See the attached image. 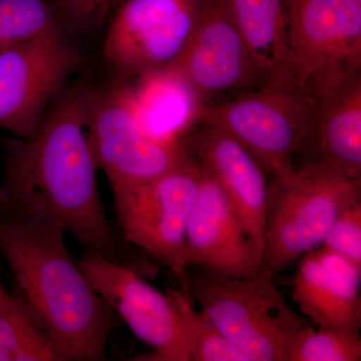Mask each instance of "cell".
Here are the masks:
<instances>
[{"label":"cell","instance_id":"cell-15","mask_svg":"<svg viewBox=\"0 0 361 361\" xmlns=\"http://www.w3.org/2000/svg\"><path fill=\"white\" fill-rule=\"evenodd\" d=\"M361 269L320 246L298 260L293 299L316 326L360 332Z\"/></svg>","mask_w":361,"mask_h":361},{"label":"cell","instance_id":"cell-9","mask_svg":"<svg viewBox=\"0 0 361 361\" xmlns=\"http://www.w3.org/2000/svg\"><path fill=\"white\" fill-rule=\"evenodd\" d=\"M87 132L111 191L149 182L191 158L180 142H157L144 134L130 110L125 78L94 87Z\"/></svg>","mask_w":361,"mask_h":361},{"label":"cell","instance_id":"cell-24","mask_svg":"<svg viewBox=\"0 0 361 361\" xmlns=\"http://www.w3.org/2000/svg\"><path fill=\"white\" fill-rule=\"evenodd\" d=\"M125 0H54L59 13L84 28L101 26Z\"/></svg>","mask_w":361,"mask_h":361},{"label":"cell","instance_id":"cell-26","mask_svg":"<svg viewBox=\"0 0 361 361\" xmlns=\"http://www.w3.org/2000/svg\"><path fill=\"white\" fill-rule=\"evenodd\" d=\"M357 1H360V2H361V0H357Z\"/></svg>","mask_w":361,"mask_h":361},{"label":"cell","instance_id":"cell-18","mask_svg":"<svg viewBox=\"0 0 361 361\" xmlns=\"http://www.w3.org/2000/svg\"><path fill=\"white\" fill-rule=\"evenodd\" d=\"M268 82H291L284 0H219Z\"/></svg>","mask_w":361,"mask_h":361},{"label":"cell","instance_id":"cell-25","mask_svg":"<svg viewBox=\"0 0 361 361\" xmlns=\"http://www.w3.org/2000/svg\"><path fill=\"white\" fill-rule=\"evenodd\" d=\"M6 288H4V284H2L1 280H0V297L4 295L6 293Z\"/></svg>","mask_w":361,"mask_h":361},{"label":"cell","instance_id":"cell-19","mask_svg":"<svg viewBox=\"0 0 361 361\" xmlns=\"http://www.w3.org/2000/svg\"><path fill=\"white\" fill-rule=\"evenodd\" d=\"M61 360L23 296L0 297V361Z\"/></svg>","mask_w":361,"mask_h":361},{"label":"cell","instance_id":"cell-5","mask_svg":"<svg viewBox=\"0 0 361 361\" xmlns=\"http://www.w3.org/2000/svg\"><path fill=\"white\" fill-rule=\"evenodd\" d=\"M284 1L291 84L322 103L361 77V2Z\"/></svg>","mask_w":361,"mask_h":361},{"label":"cell","instance_id":"cell-3","mask_svg":"<svg viewBox=\"0 0 361 361\" xmlns=\"http://www.w3.org/2000/svg\"><path fill=\"white\" fill-rule=\"evenodd\" d=\"M264 265L245 276L188 271L187 291L249 361H285L292 337L310 323L285 301Z\"/></svg>","mask_w":361,"mask_h":361},{"label":"cell","instance_id":"cell-6","mask_svg":"<svg viewBox=\"0 0 361 361\" xmlns=\"http://www.w3.org/2000/svg\"><path fill=\"white\" fill-rule=\"evenodd\" d=\"M237 99L207 104L201 123L234 137L270 179L291 174L319 103L291 82H268Z\"/></svg>","mask_w":361,"mask_h":361},{"label":"cell","instance_id":"cell-20","mask_svg":"<svg viewBox=\"0 0 361 361\" xmlns=\"http://www.w3.org/2000/svg\"><path fill=\"white\" fill-rule=\"evenodd\" d=\"M172 291L189 343L191 361H249L204 311L195 310L193 299L187 291Z\"/></svg>","mask_w":361,"mask_h":361},{"label":"cell","instance_id":"cell-8","mask_svg":"<svg viewBox=\"0 0 361 361\" xmlns=\"http://www.w3.org/2000/svg\"><path fill=\"white\" fill-rule=\"evenodd\" d=\"M205 0H125L114 14L104 56L118 78L174 66L200 23Z\"/></svg>","mask_w":361,"mask_h":361},{"label":"cell","instance_id":"cell-11","mask_svg":"<svg viewBox=\"0 0 361 361\" xmlns=\"http://www.w3.org/2000/svg\"><path fill=\"white\" fill-rule=\"evenodd\" d=\"M92 288L152 353L140 360L191 361L172 289L161 293L142 273L87 251L78 262Z\"/></svg>","mask_w":361,"mask_h":361},{"label":"cell","instance_id":"cell-4","mask_svg":"<svg viewBox=\"0 0 361 361\" xmlns=\"http://www.w3.org/2000/svg\"><path fill=\"white\" fill-rule=\"evenodd\" d=\"M360 198L361 180L316 164L270 180L263 265L277 274L322 246L342 209Z\"/></svg>","mask_w":361,"mask_h":361},{"label":"cell","instance_id":"cell-22","mask_svg":"<svg viewBox=\"0 0 361 361\" xmlns=\"http://www.w3.org/2000/svg\"><path fill=\"white\" fill-rule=\"evenodd\" d=\"M360 332L310 323L292 337L285 361H360Z\"/></svg>","mask_w":361,"mask_h":361},{"label":"cell","instance_id":"cell-7","mask_svg":"<svg viewBox=\"0 0 361 361\" xmlns=\"http://www.w3.org/2000/svg\"><path fill=\"white\" fill-rule=\"evenodd\" d=\"M193 157L156 179L113 191L123 239L137 246L179 280L186 281L188 222L200 186Z\"/></svg>","mask_w":361,"mask_h":361},{"label":"cell","instance_id":"cell-16","mask_svg":"<svg viewBox=\"0 0 361 361\" xmlns=\"http://www.w3.org/2000/svg\"><path fill=\"white\" fill-rule=\"evenodd\" d=\"M126 82L130 110L149 139L168 144L180 142L201 123L206 106L177 66Z\"/></svg>","mask_w":361,"mask_h":361},{"label":"cell","instance_id":"cell-2","mask_svg":"<svg viewBox=\"0 0 361 361\" xmlns=\"http://www.w3.org/2000/svg\"><path fill=\"white\" fill-rule=\"evenodd\" d=\"M6 212L0 217V249L59 360H106L109 339L122 320L71 258L66 230Z\"/></svg>","mask_w":361,"mask_h":361},{"label":"cell","instance_id":"cell-1","mask_svg":"<svg viewBox=\"0 0 361 361\" xmlns=\"http://www.w3.org/2000/svg\"><path fill=\"white\" fill-rule=\"evenodd\" d=\"M94 85L80 82L59 97L30 137L4 140L6 210L61 225L87 251L140 271L129 244L114 231L97 183L87 125Z\"/></svg>","mask_w":361,"mask_h":361},{"label":"cell","instance_id":"cell-13","mask_svg":"<svg viewBox=\"0 0 361 361\" xmlns=\"http://www.w3.org/2000/svg\"><path fill=\"white\" fill-rule=\"evenodd\" d=\"M200 186L186 233L188 269L245 276L260 269L263 258L222 188L199 165Z\"/></svg>","mask_w":361,"mask_h":361},{"label":"cell","instance_id":"cell-12","mask_svg":"<svg viewBox=\"0 0 361 361\" xmlns=\"http://www.w3.org/2000/svg\"><path fill=\"white\" fill-rule=\"evenodd\" d=\"M174 66L205 106L225 90L267 84L219 0H205L196 32Z\"/></svg>","mask_w":361,"mask_h":361},{"label":"cell","instance_id":"cell-14","mask_svg":"<svg viewBox=\"0 0 361 361\" xmlns=\"http://www.w3.org/2000/svg\"><path fill=\"white\" fill-rule=\"evenodd\" d=\"M222 188L263 258L268 180L256 159L224 130L200 123L180 141Z\"/></svg>","mask_w":361,"mask_h":361},{"label":"cell","instance_id":"cell-21","mask_svg":"<svg viewBox=\"0 0 361 361\" xmlns=\"http://www.w3.org/2000/svg\"><path fill=\"white\" fill-rule=\"evenodd\" d=\"M61 30L45 0H0V51Z\"/></svg>","mask_w":361,"mask_h":361},{"label":"cell","instance_id":"cell-10","mask_svg":"<svg viewBox=\"0 0 361 361\" xmlns=\"http://www.w3.org/2000/svg\"><path fill=\"white\" fill-rule=\"evenodd\" d=\"M85 61L63 30L0 51V127L30 137Z\"/></svg>","mask_w":361,"mask_h":361},{"label":"cell","instance_id":"cell-23","mask_svg":"<svg viewBox=\"0 0 361 361\" xmlns=\"http://www.w3.org/2000/svg\"><path fill=\"white\" fill-rule=\"evenodd\" d=\"M322 246L361 269V198L342 209Z\"/></svg>","mask_w":361,"mask_h":361},{"label":"cell","instance_id":"cell-17","mask_svg":"<svg viewBox=\"0 0 361 361\" xmlns=\"http://www.w3.org/2000/svg\"><path fill=\"white\" fill-rule=\"evenodd\" d=\"M295 159L361 180V77L319 104Z\"/></svg>","mask_w":361,"mask_h":361}]
</instances>
